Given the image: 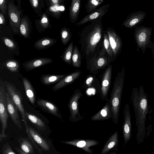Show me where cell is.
<instances>
[{
	"label": "cell",
	"mask_w": 154,
	"mask_h": 154,
	"mask_svg": "<svg viewBox=\"0 0 154 154\" xmlns=\"http://www.w3.org/2000/svg\"><path fill=\"white\" fill-rule=\"evenodd\" d=\"M131 100L135 113L137 128L136 140L138 144L140 145L143 142L145 138L146 130L145 123L149 109L148 95L143 85L139 88H133Z\"/></svg>",
	"instance_id": "6da1fadb"
},
{
	"label": "cell",
	"mask_w": 154,
	"mask_h": 154,
	"mask_svg": "<svg viewBox=\"0 0 154 154\" xmlns=\"http://www.w3.org/2000/svg\"><path fill=\"white\" fill-rule=\"evenodd\" d=\"M102 17L91 20L82 31L80 38L81 51L87 59L93 56L101 38Z\"/></svg>",
	"instance_id": "7a4b0ae2"
},
{
	"label": "cell",
	"mask_w": 154,
	"mask_h": 154,
	"mask_svg": "<svg viewBox=\"0 0 154 154\" xmlns=\"http://www.w3.org/2000/svg\"><path fill=\"white\" fill-rule=\"evenodd\" d=\"M125 77V69L123 68L118 72L113 82V86L110 95L112 118L117 124L119 115L122 96L123 89Z\"/></svg>",
	"instance_id": "3957f363"
},
{
	"label": "cell",
	"mask_w": 154,
	"mask_h": 154,
	"mask_svg": "<svg viewBox=\"0 0 154 154\" xmlns=\"http://www.w3.org/2000/svg\"><path fill=\"white\" fill-rule=\"evenodd\" d=\"M106 52L103 48L98 55L95 54L87 59L86 68L91 73L97 74L99 70L104 69L108 65L109 60L106 56Z\"/></svg>",
	"instance_id": "277c9868"
},
{
	"label": "cell",
	"mask_w": 154,
	"mask_h": 154,
	"mask_svg": "<svg viewBox=\"0 0 154 154\" xmlns=\"http://www.w3.org/2000/svg\"><path fill=\"white\" fill-rule=\"evenodd\" d=\"M4 87L14 102L17 106L23 119L26 129L28 125L25 115V110L22 104L23 97L20 91L13 84L7 81L3 82Z\"/></svg>",
	"instance_id": "5b68a950"
},
{
	"label": "cell",
	"mask_w": 154,
	"mask_h": 154,
	"mask_svg": "<svg viewBox=\"0 0 154 154\" xmlns=\"http://www.w3.org/2000/svg\"><path fill=\"white\" fill-rule=\"evenodd\" d=\"M0 82V119L2 126L0 141L1 142L7 137L5 134V131L7 126L8 115L5 96V91L3 82L1 79Z\"/></svg>",
	"instance_id": "8992f818"
},
{
	"label": "cell",
	"mask_w": 154,
	"mask_h": 154,
	"mask_svg": "<svg viewBox=\"0 0 154 154\" xmlns=\"http://www.w3.org/2000/svg\"><path fill=\"white\" fill-rule=\"evenodd\" d=\"M82 95L79 89H76L71 97L68 104L70 115L69 120L71 121L76 122L83 118L80 113L79 106V101Z\"/></svg>",
	"instance_id": "52a82bcc"
},
{
	"label": "cell",
	"mask_w": 154,
	"mask_h": 154,
	"mask_svg": "<svg viewBox=\"0 0 154 154\" xmlns=\"http://www.w3.org/2000/svg\"><path fill=\"white\" fill-rule=\"evenodd\" d=\"M112 66L109 65L100 76L101 88L100 94L102 100L108 101L107 96L112 78Z\"/></svg>",
	"instance_id": "ba28073f"
},
{
	"label": "cell",
	"mask_w": 154,
	"mask_h": 154,
	"mask_svg": "<svg viewBox=\"0 0 154 154\" xmlns=\"http://www.w3.org/2000/svg\"><path fill=\"white\" fill-rule=\"evenodd\" d=\"M22 11L13 2L8 3V15L10 25L13 31L16 33L20 32Z\"/></svg>",
	"instance_id": "9c48e42d"
},
{
	"label": "cell",
	"mask_w": 154,
	"mask_h": 154,
	"mask_svg": "<svg viewBox=\"0 0 154 154\" xmlns=\"http://www.w3.org/2000/svg\"><path fill=\"white\" fill-rule=\"evenodd\" d=\"M36 104L42 111L62 120V117L58 107L53 103L44 99L37 98Z\"/></svg>",
	"instance_id": "30bf717a"
},
{
	"label": "cell",
	"mask_w": 154,
	"mask_h": 154,
	"mask_svg": "<svg viewBox=\"0 0 154 154\" xmlns=\"http://www.w3.org/2000/svg\"><path fill=\"white\" fill-rule=\"evenodd\" d=\"M5 96L8 112L14 123L21 130L22 126L18 113V109L11 98L5 91Z\"/></svg>",
	"instance_id": "8fae6325"
},
{
	"label": "cell",
	"mask_w": 154,
	"mask_h": 154,
	"mask_svg": "<svg viewBox=\"0 0 154 154\" xmlns=\"http://www.w3.org/2000/svg\"><path fill=\"white\" fill-rule=\"evenodd\" d=\"M124 122L123 125V137L125 144L130 140L131 137V116L129 104L126 103L123 110Z\"/></svg>",
	"instance_id": "7c38bea8"
},
{
	"label": "cell",
	"mask_w": 154,
	"mask_h": 154,
	"mask_svg": "<svg viewBox=\"0 0 154 154\" xmlns=\"http://www.w3.org/2000/svg\"><path fill=\"white\" fill-rule=\"evenodd\" d=\"M53 60L48 57L35 58L24 62L23 66L26 71H30L51 63Z\"/></svg>",
	"instance_id": "4fadbf2b"
},
{
	"label": "cell",
	"mask_w": 154,
	"mask_h": 154,
	"mask_svg": "<svg viewBox=\"0 0 154 154\" xmlns=\"http://www.w3.org/2000/svg\"><path fill=\"white\" fill-rule=\"evenodd\" d=\"M109 7V4L101 6L94 11L86 16L81 20L76 23V25L79 26L89 21L102 17L107 12Z\"/></svg>",
	"instance_id": "5bb4252c"
},
{
	"label": "cell",
	"mask_w": 154,
	"mask_h": 154,
	"mask_svg": "<svg viewBox=\"0 0 154 154\" xmlns=\"http://www.w3.org/2000/svg\"><path fill=\"white\" fill-rule=\"evenodd\" d=\"M151 29L143 27L138 29L136 32L135 37L138 45L144 48L147 45L151 34Z\"/></svg>",
	"instance_id": "9a60e30c"
},
{
	"label": "cell",
	"mask_w": 154,
	"mask_h": 154,
	"mask_svg": "<svg viewBox=\"0 0 154 154\" xmlns=\"http://www.w3.org/2000/svg\"><path fill=\"white\" fill-rule=\"evenodd\" d=\"M81 72V71L78 70L68 74L53 87V91H58L63 87L72 84L79 77Z\"/></svg>",
	"instance_id": "2e32d148"
},
{
	"label": "cell",
	"mask_w": 154,
	"mask_h": 154,
	"mask_svg": "<svg viewBox=\"0 0 154 154\" xmlns=\"http://www.w3.org/2000/svg\"><path fill=\"white\" fill-rule=\"evenodd\" d=\"M107 33L114 56L119 54L121 47V42L119 37L113 30L108 29Z\"/></svg>",
	"instance_id": "e0dca14e"
},
{
	"label": "cell",
	"mask_w": 154,
	"mask_h": 154,
	"mask_svg": "<svg viewBox=\"0 0 154 154\" xmlns=\"http://www.w3.org/2000/svg\"><path fill=\"white\" fill-rule=\"evenodd\" d=\"M28 128L29 133L34 141L44 150L50 151V143L35 129L29 125Z\"/></svg>",
	"instance_id": "ac0fdd59"
},
{
	"label": "cell",
	"mask_w": 154,
	"mask_h": 154,
	"mask_svg": "<svg viewBox=\"0 0 154 154\" xmlns=\"http://www.w3.org/2000/svg\"><path fill=\"white\" fill-rule=\"evenodd\" d=\"M111 117V105L109 100L106 101L105 105L100 111L91 117V119L93 121L105 120Z\"/></svg>",
	"instance_id": "d6986e66"
},
{
	"label": "cell",
	"mask_w": 154,
	"mask_h": 154,
	"mask_svg": "<svg viewBox=\"0 0 154 154\" xmlns=\"http://www.w3.org/2000/svg\"><path fill=\"white\" fill-rule=\"evenodd\" d=\"M26 95L30 102L34 106H35V90L28 79L21 76Z\"/></svg>",
	"instance_id": "ffe728a7"
},
{
	"label": "cell",
	"mask_w": 154,
	"mask_h": 154,
	"mask_svg": "<svg viewBox=\"0 0 154 154\" xmlns=\"http://www.w3.org/2000/svg\"><path fill=\"white\" fill-rule=\"evenodd\" d=\"M83 87L86 88H94L100 93L101 84L95 75H88L83 82Z\"/></svg>",
	"instance_id": "44dd1931"
},
{
	"label": "cell",
	"mask_w": 154,
	"mask_h": 154,
	"mask_svg": "<svg viewBox=\"0 0 154 154\" xmlns=\"http://www.w3.org/2000/svg\"><path fill=\"white\" fill-rule=\"evenodd\" d=\"M145 14L143 12H137L131 14L124 21L122 25L128 28H131L139 23L144 18Z\"/></svg>",
	"instance_id": "7402d4cb"
},
{
	"label": "cell",
	"mask_w": 154,
	"mask_h": 154,
	"mask_svg": "<svg viewBox=\"0 0 154 154\" xmlns=\"http://www.w3.org/2000/svg\"><path fill=\"white\" fill-rule=\"evenodd\" d=\"M61 142L81 148L82 149L88 152H91L89 148V147L97 145V142L93 140H76L72 141H62Z\"/></svg>",
	"instance_id": "603a6c76"
},
{
	"label": "cell",
	"mask_w": 154,
	"mask_h": 154,
	"mask_svg": "<svg viewBox=\"0 0 154 154\" xmlns=\"http://www.w3.org/2000/svg\"><path fill=\"white\" fill-rule=\"evenodd\" d=\"M25 113L26 119L29 120L38 130L42 131H46V128L45 124L39 117L25 110Z\"/></svg>",
	"instance_id": "cb8c5ba5"
},
{
	"label": "cell",
	"mask_w": 154,
	"mask_h": 154,
	"mask_svg": "<svg viewBox=\"0 0 154 154\" xmlns=\"http://www.w3.org/2000/svg\"><path fill=\"white\" fill-rule=\"evenodd\" d=\"M67 75L46 74L42 75L40 78L41 82L45 85H51L58 82Z\"/></svg>",
	"instance_id": "d4e9b609"
},
{
	"label": "cell",
	"mask_w": 154,
	"mask_h": 154,
	"mask_svg": "<svg viewBox=\"0 0 154 154\" xmlns=\"http://www.w3.org/2000/svg\"><path fill=\"white\" fill-rule=\"evenodd\" d=\"M80 7L81 0H72L69 11V17L71 23H75L77 20Z\"/></svg>",
	"instance_id": "484cf974"
},
{
	"label": "cell",
	"mask_w": 154,
	"mask_h": 154,
	"mask_svg": "<svg viewBox=\"0 0 154 154\" xmlns=\"http://www.w3.org/2000/svg\"><path fill=\"white\" fill-rule=\"evenodd\" d=\"M56 42L57 40L55 39L48 37H45L36 41L34 46L38 50H42L51 47Z\"/></svg>",
	"instance_id": "4316f807"
},
{
	"label": "cell",
	"mask_w": 154,
	"mask_h": 154,
	"mask_svg": "<svg viewBox=\"0 0 154 154\" xmlns=\"http://www.w3.org/2000/svg\"><path fill=\"white\" fill-rule=\"evenodd\" d=\"M31 24L26 15L21 19L20 27V32L25 38H29L31 32Z\"/></svg>",
	"instance_id": "83f0119b"
},
{
	"label": "cell",
	"mask_w": 154,
	"mask_h": 154,
	"mask_svg": "<svg viewBox=\"0 0 154 154\" xmlns=\"http://www.w3.org/2000/svg\"><path fill=\"white\" fill-rule=\"evenodd\" d=\"M73 47V43L72 41L66 48L61 57L62 60L69 65H70L72 63Z\"/></svg>",
	"instance_id": "f1b7e54d"
},
{
	"label": "cell",
	"mask_w": 154,
	"mask_h": 154,
	"mask_svg": "<svg viewBox=\"0 0 154 154\" xmlns=\"http://www.w3.org/2000/svg\"><path fill=\"white\" fill-rule=\"evenodd\" d=\"M18 140L20 143L21 149L23 151L28 154H33L32 146L27 139L25 138H21Z\"/></svg>",
	"instance_id": "f546056e"
},
{
	"label": "cell",
	"mask_w": 154,
	"mask_h": 154,
	"mask_svg": "<svg viewBox=\"0 0 154 154\" xmlns=\"http://www.w3.org/2000/svg\"><path fill=\"white\" fill-rule=\"evenodd\" d=\"M81 54L77 47L75 45L73 47L72 56V65L76 68L79 67L81 65Z\"/></svg>",
	"instance_id": "4dcf8cb0"
},
{
	"label": "cell",
	"mask_w": 154,
	"mask_h": 154,
	"mask_svg": "<svg viewBox=\"0 0 154 154\" xmlns=\"http://www.w3.org/2000/svg\"><path fill=\"white\" fill-rule=\"evenodd\" d=\"M118 132L116 131L107 141L102 151L101 154H104L112 148L117 143Z\"/></svg>",
	"instance_id": "1f68e13d"
},
{
	"label": "cell",
	"mask_w": 154,
	"mask_h": 154,
	"mask_svg": "<svg viewBox=\"0 0 154 154\" xmlns=\"http://www.w3.org/2000/svg\"><path fill=\"white\" fill-rule=\"evenodd\" d=\"M4 66L8 70L14 72H18L20 67L18 62L14 60H7L5 62Z\"/></svg>",
	"instance_id": "d6a6232c"
},
{
	"label": "cell",
	"mask_w": 154,
	"mask_h": 154,
	"mask_svg": "<svg viewBox=\"0 0 154 154\" xmlns=\"http://www.w3.org/2000/svg\"><path fill=\"white\" fill-rule=\"evenodd\" d=\"M103 0H90L88 1L86 6L87 12L90 14L95 11V9L101 4Z\"/></svg>",
	"instance_id": "836d02e7"
},
{
	"label": "cell",
	"mask_w": 154,
	"mask_h": 154,
	"mask_svg": "<svg viewBox=\"0 0 154 154\" xmlns=\"http://www.w3.org/2000/svg\"><path fill=\"white\" fill-rule=\"evenodd\" d=\"M72 33L70 29L66 27H63L60 31V38L62 43L66 45L71 38Z\"/></svg>",
	"instance_id": "e575fe53"
},
{
	"label": "cell",
	"mask_w": 154,
	"mask_h": 154,
	"mask_svg": "<svg viewBox=\"0 0 154 154\" xmlns=\"http://www.w3.org/2000/svg\"><path fill=\"white\" fill-rule=\"evenodd\" d=\"M103 45L104 48L109 57L112 58L113 52L109 42L107 33H104L103 37Z\"/></svg>",
	"instance_id": "d590c367"
},
{
	"label": "cell",
	"mask_w": 154,
	"mask_h": 154,
	"mask_svg": "<svg viewBox=\"0 0 154 154\" xmlns=\"http://www.w3.org/2000/svg\"><path fill=\"white\" fill-rule=\"evenodd\" d=\"M1 39L5 45L10 50H14L16 45L11 39L4 36L1 37Z\"/></svg>",
	"instance_id": "8d00e7d4"
},
{
	"label": "cell",
	"mask_w": 154,
	"mask_h": 154,
	"mask_svg": "<svg viewBox=\"0 0 154 154\" xmlns=\"http://www.w3.org/2000/svg\"><path fill=\"white\" fill-rule=\"evenodd\" d=\"M39 23L42 29H45L48 28L49 22L47 16L45 13L42 15Z\"/></svg>",
	"instance_id": "74e56055"
},
{
	"label": "cell",
	"mask_w": 154,
	"mask_h": 154,
	"mask_svg": "<svg viewBox=\"0 0 154 154\" xmlns=\"http://www.w3.org/2000/svg\"><path fill=\"white\" fill-rule=\"evenodd\" d=\"M1 154H16L12 150L8 143L4 144L2 146Z\"/></svg>",
	"instance_id": "f35d334b"
},
{
	"label": "cell",
	"mask_w": 154,
	"mask_h": 154,
	"mask_svg": "<svg viewBox=\"0 0 154 154\" xmlns=\"http://www.w3.org/2000/svg\"><path fill=\"white\" fill-rule=\"evenodd\" d=\"M7 1L5 0H0V9L1 13L3 14H6L7 8Z\"/></svg>",
	"instance_id": "ab89813d"
},
{
	"label": "cell",
	"mask_w": 154,
	"mask_h": 154,
	"mask_svg": "<svg viewBox=\"0 0 154 154\" xmlns=\"http://www.w3.org/2000/svg\"><path fill=\"white\" fill-rule=\"evenodd\" d=\"M29 1L34 10H36L39 9L40 1L38 0H29Z\"/></svg>",
	"instance_id": "60d3db41"
},
{
	"label": "cell",
	"mask_w": 154,
	"mask_h": 154,
	"mask_svg": "<svg viewBox=\"0 0 154 154\" xmlns=\"http://www.w3.org/2000/svg\"><path fill=\"white\" fill-rule=\"evenodd\" d=\"M51 6L59 5L62 1L61 0H51L49 1Z\"/></svg>",
	"instance_id": "b9f144b4"
},
{
	"label": "cell",
	"mask_w": 154,
	"mask_h": 154,
	"mask_svg": "<svg viewBox=\"0 0 154 154\" xmlns=\"http://www.w3.org/2000/svg\"><path fill=\"white\" fill-rule=\"evenodd\" d=\"M5 23V19L3 14L1 13L0 14V24L3 25Z\"/></svg>",
	"instance_id": "7bdbcfd3"
},
{
	"label": "cell",
	"mask_w": 154,
	"mask_h": 154,
	"mask_svg": "<svg viewBox=\"0 0 154 154\" xmlns=\"http://www.w3.org/2000/svg\"><path fill=\"white\" fill-rule=\"evenodd\" d=\"M15 149L17 151V152L18 153H19L20 154H28L25 153L21 149H20L18 147H15Z\"/></svg>",
	"instance_id": "ee69618b"
},
{
	"label": "cell",
	"mask_w": 154,
	"mask_h": 154,
	"mask_svg": "<svg viewBox=\"0 0 154 154\" xmlns=\"http://www.w3.org/2000/svg\"><path fill=\"white\" fill-rule=\"evenodd\" d=\"M115 154V153H113V154Z\"/></svg>",
	"instance_id": "f6af8a7d"
}]
</instances>
